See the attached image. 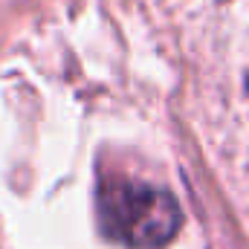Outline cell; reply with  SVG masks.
I'll use <instances>...</instances> for the list:
<instances>
[{
  "mask_svg": "<svg viewBox=\"0 0 249 249\" xmlns=\"http://www.w3.org/2000/svg\"><path fill=\"white\" fill-rule=\"evenodd\" d=\"M96 214L105 238L130 249L165 247L183 226L180 206L168 188L124 174L99 180Z\"/></svg>",
  "mask_w": 249,
  "mask_h": 249,
  "instance_id": "6da1fadb",
  "label": "cell"
}]
</instances>
